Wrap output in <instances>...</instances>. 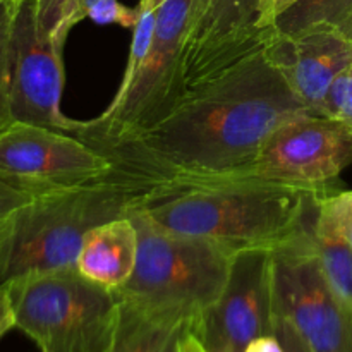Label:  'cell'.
<instances>
[{"instance_id": "cell-27", "label": "cell", "mask_w": 352, "mask_h": 352, "mask_svg": "<svg viewBox=\"0 0 352 352\" xmlns=\"http://www.w3.org/2000/svg\"><path fill=\"white\" fill-rule=\"evenodd\" d=\"M177 352H208L205 349V346L201 344V340L195 336L191 329L182 336L181 342H179Z\"/></svg>"}, {"instance_id": "cell-8", "label": "cell", "mask_w": 352, "mask_h": 352, "mask_svg": "<svg viewBox=\"0 0 352 352\" xmlns=\"http://www.w3.org/2000/svg\"><path fill=\"white\" fill-rule=\"evenodd\" d=\"M313 226L274 250V311L311 352H352V316L323 277Z\"/></svg>"}, {"instance_id": "cell-19", "label": "cell", "mask_w": 352, "mask_h": 352, "mask_svg": "<svg viewBox=\"0 0 352 352\" xmlns=\"http://www.w3.org/2000/svg\"><path fill=\"white\" fill-rule=\"evenodd\" d=\"M21 0H0V133L12 124L9 102V58L14 17Z\"/></svg>"}, {"instance_id": "cell-20", "label": "cell", "mask_w": 352, "mask_h": 352, "mask_svg": "<svg viewBox=\"0 0 352 352\" xmlns=\"http://www.w3.org/2000/svg\"><path fill=\"white\" fill-rule=\"evenodd\" d=\"M141 6L138 3L136 7L124 6L119 0H85L82 6V16L85 19H91L96 24H119L122 28L136 26L140 19Z\"/></svg>"}, {"instance_id": "cell-30", "label": "cell", "mask_w": 352, "mask_h": 352, "mask_svg": "<svg viewBox=\"0 0 352 352\" xmlns=\"http://www.w3.org/2000/svg\"><path fill=\"white\" fill-rule=\"evenodd\" d=\"M195 2H198V0H195Z\"/></svg>"}, {"instance_id": "cell-6", "label": "cell", "mask_w": 352, "mask_h": 352, "mask_svg": "<svg viewBox=\"0 0 352 352\" xmlns=\"http://www.w3.org/2000/svg\"><path fill=\"white\" fill-rule=\"evenodd\" d=\"M195 0H164L153 40L133 81L117 89L96 119L79 120L74 136L91 148L117 143L160 122L186 93L182 52Z\"/></svg>"}, {"instance_id": "cell-11", "label": "cell", "mask_w": 352, "mask_h": 352, "mask_svg": "<svg viewBox=\"0 0 352 352\" xmlns=\"http://www.w3.org/2000/svg\"><path fill=\"white\" fill-rule=\"evenodd\" d=\"M274 34L268 0H198L182 52L186 89L261 50Z\"/></svg>"}, {"instance_id": "cell-16", "label": "cell", "mask_w": 352, "mask_h": 352, "mask_svg": "<svg viewBox=\"0 0 352 352\" xmlns=\"http://www.w3.org/2000/svg\"><path fill=\"white\" fill-rule=\"evenodd\" d=\"M318 198L311 237L323 277L336 298L352 316V248L332 210Z\"/></svg>"}, {"instance_id": "cell-13", "label": "cell", "mask_w": 352, "mask_h": 352, "mask_svg": "<svg viewBox=\"0 0 352 352\" xmlns=\"http://www.w3.org/2000/svg\"><path fill=\"white\" fill-rule=\"evenodd\" d=\"M265 52L306 109L323 116L330 86L352 64V38L330 26L296 34L274 31Z\"/></svg>"}, {"instance_id": "cell-1", "label": "cell", "mask_w": 352, "mask_h": 352, "mask_svg": "<svg viewBox=\"0 0 352 352\" xmlns=\"http://www.w3.org/2000/svg\"><path fill=\"white\" fill-rule=\"evenodd\" d=\"M302 113L311 112L263 47L186 89L150 129L95 150L150 186L212 181L250 167L267 138Z\"/></svg>"}, {"instance_id": "cell-21", "label": "cell", "mask_w": 352, "mask_h": 352, "mask_svg": "<svg viewBox=\"0 0 352 352\" xmlns=\"http://www.w3.org/2000/svg\"><path fill=\"white\" fill-rule=\"evenodd\" d=\"M323 117L337 120L352 134V64L330 86L323 103Z\"/></svg>"}, {"instance_id": "cell-14", "label": "cell", "mask_w": 352, "mask_h": 352, "mask_svg": "<svg viewBox=\"0 0 352 352\" xmlns=\"http://www.w3.org/2000/svg\"><path fill=\"white\" fill-rule=\"evenodd\" d=\"M140 236L129 217H119L86 234L76 260L79 274L89 280L119 291L133 275Z\"/></svg>"}, {"instance_id": "cell-4", "label": "cell", "mask_w": 352, "mask_h": 352, "mask_svg": "<svg viewBox=\"0 0 352 352\" xmlns=\"http://www.w3.org/2000/svg\"><path fill=\"white\" fill-rule=\"evenodd\" d=\"M140 236L138 260L119 298L195 323L223 292L234 253L206 237L174 232L140 205L129 212Z\"/></svg>"}, {"instance_id": "cell-25", "label": "cell", "mask_w": 352, "mask_h": 352, "mask_svg": "<svg viewBox=\"0 0 352 352\" xmlns=\"http://www.w3.org/2000/svg\"><path fill=\"white\" fill-rule=\"evenodd\" d=\"M12 329H16L12 306H10L6 287L0 284V339H2L6 333H9Z\"/></svg>"}, {"instance_id": "cell-18", "label": "cell", "mask_w": 352, "mask_h": 352, "mask_svg": "<svg viewBox=\"0 0 352 352\" xmlns=\"http://www.w3.org/2000/svg\"><path fill=\"white\" fill-rule=\"evenodd\" d=\"M85 0H34V12L40 30L57 43L65 45L72 28L85 19Z\"/></svg>"}, {"instance_id": "cell-5", "label": "cell", "mask_w": 352, "mask_h": 352, "mask_svg": "<svg viewBox=\"0 0 352 352\" xmlns=\"http://www.w3.org/2000/svg\"><path fill=\"white\" fill-rule=\"evenodd\" d=\"M16 329L41 352H109L119 320V296L76 267L34 272L6 284Z\"/></svg>"}, {"instance_id": "cell-10", "label": "cell", "mask_w": 352, "mask_h": 352, "mask_svg": "<svg viewBox=\"0 0 352 352\" xmlns=\"http://www.w3.org/2000/svg\"><path fill=\"white\" fill-rule=\"evenodd\" d=\"M274 322V251L244 250L234 254L220 298L191 330L208 352H243L272 336Z\"/></svg>"}, {"instance_id": "cell-2", "label": "cell", "mask_w": 352, "mask_h": 352, "mask_svg": "<svg viewBox=\"0 0 352 352\" xmlns=\"http://www.w3.org/2000/svg\"><path fill=\"white\" fill-rule=\"evenodd\" d=\"M320 192L260 181L158 184L141 208L174 232L206 237L234 254L277 250L315 223Z\"/></svg>"}, {"instance_id": "cell-28", "label": "cell", "mask_w": 352, "mask_h": 352, "mask_svg": "<svg viewBox=\"0 0 352 352\" xmlns=\"http://www.w3.org/2000/svg\"><path fill=\"white\" fill-rule=\"evenodd\" d=\"M298 0H268V21H270L272 28H274L275 19L278 16L285 12V10L291 9Z\"/></svg>"}, {"instance_id": "cell-9", "label": "cell", "mask_w": 352, "mask_h": 352, "mask_svg": "<svg viewBox=\"0 0 352 352\" xmlns=\"http://www.w3.org/2000/svg\"><path fill=\"white\" fill-rule=\"evenodd\" d=\"M64 45L40 30L34 0H21L10 34L9 102L12 122L34 124L74 134L79 120L60 110Z\"/></svg>"}, {"instance_id": "cell-7", "label": "cell", "mask_w": 352, "mask_h": 352, "mask_svg": "<svg viewBox=\"0 0 352 352\" xmlns=\"http://www.w3.org/2000/svg\"><path fill=\"white\" fill-rule=\"evenodd\" d=\"M351 162L349 131L330 117L302 113L267 138L250 167L212 181L274 182L330 195L339 191V175Z\"/></svg>"}, {"instance_id": "cell-12", "label": "cell", "mask_w": 352, "mask_h": 352, "mask_svg": "<svg viewBox=\"0 0 352 352\" xmlns=\"http://www.w3.org/2000/svg\"><path fill=\"white\" fill-rule=\"evenodd\" d=\"M105 155L71 133L12 122L0 133V175L34 188H69L112 170Z\"/></svg>"}, {"instance_id": "cell-3", "label": "cell", "mask_w": 352, "mask_h": 352, "mask_svg": "<svg viewBox=\"0 0 352 352\" xmlns=\"http://www.w3.org/2000/svg\"><path fill=\"white\" fill-rule=\"evenodd\" d=\"M153 186L112 168L82 184L40 195L7 217L0 284L34 272L76 267L86 234L129 215Z\"/></svg>"}, {"instance_id": "cell-23", "label": "cell", "mask_w": 352, "mask_h": 352, "mask_svg": "<svg viewBox=\"0 0 352 352\" xmlns=\"http://www.w3.org/2000/svg\"><path fill=\"white\" fill-rule=\"evenodd\" d=\"M322 199L332 210L337 222H339L340 230H342L347 243L352 248V191H349V189H339V191L325 195Z\"/></svg>"}, {"instance_id": "cell-15", "label": "cell", "mask_w": 352, "mask_h": 352, "mask_svg": "<svg viewBox=\"0 0 352 352\" xmlns=\"http://www.w3.org/2000/svg\"><path fill=\"white\" fill-rule=\"evenodd\" d=\"M189 329L192 323L181 316L153 311L119 298V320L109 352H177Z\"/></svg>"}, {"instance_id": "cell-24", "label": "cell", "mask_w": 352, "mask_h": 352, "mask_svg": "<svg viewBox=\"0 0 352 352\" xmlns=\"http://www.w3.org/2000/svg\"><path fill=\"white\" fill-rule=\"evenodd\" d=\"M274 336L277 337L278 342L284 347V352H311L306 346L305 340L301 339L298 332L292 329L289 322H285L280 316H275L274 322Z\"/></svg>"}, {"instance_id": "cell-17", "label": "cell", "mask_w": 352, "mask_h": 352, "mask_svg": "<svg viewBox=\"0 0 352 352\" xmlns=\"http://www.w3.org/2000/svg\"><path fill=\"white\" fill-rule=\"evenodd\" d=\"M315 26H330L352 38V0H298L278 16L274 31L296 34Z\"/></svg>"}, {"instance_id": "cell-29", "label": "cell", "mask_w": 352, "mask_h": 352, "mask_svg": "<svg viewBox=\"0 0 352 352\" xmlns=\"http://www.w3.org/2000/svg\"><path fill=\"white\" fill-rule=\"evenodd\" d=\"M6 226H7V217L6 219H0V241L6 236Z\"/></svg>"}, {"instance_id": "cell-26", "label": "cell", "mask_w": 352, "mask_h": 352, "mask_svg": "<svg viewBox=\"0 0 352 352\" xmlns=\"http://www.w3.org/2000/svg\"><path fill=\"white\" fill-rule=\"evenodd\" d=\"M243 352H284V347L278 342L277 337L272 333V336H263L251 340Z\"/></svg>"}, {"instance_id": "cell-22", "label": "cell", "mask_w": 352, "mask_h": 352, "mask_svg": "<svg viewBox=\"0 0 352 352\" xmlns=\"http://www.w3.org/2000/svg\"><path fill=\"white\" fill-rule=\"evenodd\" d=\"M54 191V189H52ZM45 189L34 188V186L23 184V182L10 181L0 175V219L12 215L19 208L26 206L40 195H43Z\"/></svg>"}]
</instances>
